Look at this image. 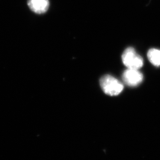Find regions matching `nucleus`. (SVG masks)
<instances>
[{"instance_id": "1", "label": "nucleus", "mask_w": 160, "mask_h": 160, "mask_svg": "<svg viewBox=\"0 0 160 160\" xmlns=\"http://www.w3.org/2000/svg\"><path fill=\"white\" fill-rule=\"evenodd\" d=\"M100 84L104 92L111 96L119 95L124 88L123 85L119 80L109 75L101 77Z\"/></svg>"}, {"instance_id": "2", "label": "nucleus", "mask_w": 160, "mask_h": 160, "mask_svg": "<svg viewBox=\"0 0 160 160\" xmlns=\"http://www.w3.org/2000/svg\"><path fill=\"white\" fill-rule=\"evenodd\" d=\"M122 60L127 68L139 70L144 64L142 57L136 53L135 50L132 47H128L124 50L122 56Z\"/></svg>"}, {"instance_id": "3", "label": "nucleus", "mask_w": 160, "mask_h": 160, "mask_svg": "<svg viewBox=\"0 0 160 160\" xmlns=\"http://www.w3.org/2000/svg\"><path fill=\"white\" fill-rule=\"evenodd\" d=\"M122 79L128 86H137L142 82L143 75L138 70L127 68L123 73Z\"/></svg>"}, {"instance_id": "4", "label": "nucleus", "mask_w": 160, "mask_h": 160, "mask_svg": "<svg viewBox=\"0 0 160 160\" xmlns=\"http://www.w3.org/2000/svg\"><path fill=\"white\" fill-rule=\"evenodd\" d=\"M27 4L33 12L42 14L47 12L50 2L48 0H28Z\"/></svg>"}, {"instance_id": "5", "label": "nucleus", "mask_w": 160, "mask_h": 160, "mask_svg": "<svg viewBox=\"0 0 160 160\" xmlns=\"http://www.w3.org/2000/svg\"><path fill=\"white\" fill-rule=\"evenodd\" d=\"M150 62L155 66H160V50L157 49H151L147 53Z\"/></svg>"}]
</instances>
